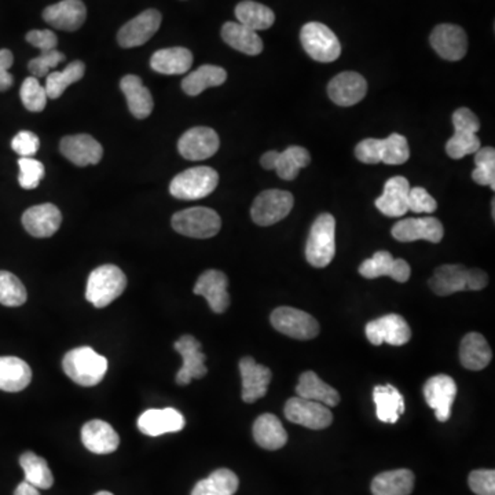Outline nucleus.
I'll return each mask as SVG.
<instances>
[{"label":"nucleus","instance_id":"f704fd0d","mask_svg":"<svg viewBox=\"0 0 495 495\" xmlns=\"http://www.w3.org/2000/svg\"><path fill=\"white\" fill-rule=\"evenodd\" d=\"M253 437L259 446L271 452L282 449L288 442L285 428L275 414H262L256 419Z\"/></svg>","mask_w":495,"mask_h":495},{"label":"nucleus","instance_id":"f03ea898","mask_svg":"<svg viewBox=\"0 0 495 495\" xmlns=\"http://www.w3.org/2000/svg\"><path fill=\"white\" fill-rule=\"evenodd\" d=\"M486 273L462 265H443L435 270L429 280L432 292L437 296H449L462 290H480L487 285Z\"/></svg>","mask_w":495,"mask_h":495},{"label":"nucleus","instance_id":"13d9d810","mask_svg":"<svg viewBox=\"0 0 495 495\" xmlns=\"http://www.w3.org/2000/svg\"><path fill=\"white\" fill-rule=\"evenodd\" d=\"M12 62H14V57H12V51L7 49L0 50V93L7 91L14 83L12 74L9 72Z\"/></svg>","mask_w":495,"mask_h":495},{"label":"nucleus","instance_id":"c9c22d12","mask_svg":"<svg viewBox=\"0 0 495 495\" xmlns=\"http://www.w3.org/2000/svg\"><path fill=\"white\" fill-rule=\"evenodd\" d=\"M414 489V474L395 469L377 475L372 482L373 495H410Z\"/></svg>","mask_w":495,"mask_h":495},{"label":"nucleus","instance_id":"864d4df0","mask_svg":"<svg viewBox=\"0 0 495 495\" xmlns=\"http://www.w3.org/2000/svg\"><path fill=\"white\" fill-rule=\"evenodd\" d=\"M12 151L21 158H32L41 148V141L32 131H19L12 141Z\"/></svg>","mask_w":495,"mask_h":495},{"label":"nucleus","instance_id":"49530a36","mask_svg":"<svg viewBox=\"0 0 495 495\" xmlns=\"http://www.w3.org/2000/svg\"><path fill=\"white\" fill-rule=\"evenodd\" d=\"M480 149V139L477 134L469 131H455L454 135L446 143V151L454 160L475 154Z\"/></svg>","mask_w":495,"mask_h":495},{"label":"nucleus","instance_id":"9d476101","mask_svg":"<svg viewBox=\"0 0 495 495\" xmlns=\"http://www.w3.org/2000/svg\"><path fill=\"white\" fill-rule=\"evenodd\" d=\"M286 419L295 424L303 425L310 429H325L333 422V414L329 407L314 400L305 399V398L295 397L288 400L285 405Z\"/></svg>","mask_w":495,"mask_h":495},{"label":"nucleus","instance_id":"dca6fc26","mask_svg":"<svg viewBox=\"0 0 495 495\" xmlns=\"http://www.w3.org/2000/svg\"><path fill=\"white\" fill-rule=\"evenodd\" d=\"M445 228L439 219L427 216V218H409L398 221L392 228V237L400 243L425 240L437 244L442 241Z\"/></svg>","mask_w":495,"mask_h":495},{"label":"nucleus","instance_id":"6e6d98bb","mask_svg":"<svg viewBox=\"0 0 495 495\" xmlns=\"http://www.w3.org/2000/svg\"><path fill=\"white\" fill-rule=\"evenodd\" d=\"M452 126L455 131H469L477 134L480 129V121L476 114L468 108H460L452 113Z\"/></svg>","mask_w":495,"mask_h":495},{"label":"nucleus","instance_id":"20e7f679","mask_svg":"<svg viewBox=\"0 0 495 495\" xmlns=\"http://www.w3.org/2000/svg\"><path fill=\"white\" fill-rule=\"evenodd\" d=\"M336 253V220L330 213H322L311 226L306 259L313 267H327Z\"/></svg>","mask_w":495,"mask_h":495},{"label":"nucleus","instance_id":"0eeeda50","mask_svg":"<svg viewBox=\"0 0 495 495\" xmlns=\"http://www.w3.org/2000/svg\"><path fill=\"white\" fill-rule=\"evenodd\" d=\"M300 41L306 53L318 62L329 64L342 54V44L332 29L321 22H308L300 32Z\"/></svg>","mask_w":495,"mask_h":495},{"label":"nucleus","instance_id":"7c9ffc66","mask_svg":"<svg viewBox=\"0 0 495 495\" xmlns=\"http://www.w3.org/2000/svg\"><path fill=\"white\" fill-rule=\"evenodd\" d=\"M377 419L385 424H395L405 413V399L394 385H377L373 391Z\"/></svg>","mask_w":495,"mask_h":495},{"label":"nucleus","instance_id":"09e8293b","mask_svg":"<svg viewBox=\"0 0 495 495\" xmlns=\"http://www.w3.org/2000/svg\"><path fill=\"white\" fill-rule=\"evenodd\" d=\"M19 182L25 190L36 189L44 178L46 169L41 161L35 160L34 158H21L19 160Z\"/></svg>","mask_w":495,"mask_h":495},{"label":"nucleus","instance_id":"a878e982","mask_svg":"<svg viewBox=\"0 0 495 495\" xmlns=\"http://www.w3.org/2000/svg\"><path fill=\"white\" fill-rule=\"evenodd\" d=\"M410 183L403 176H394L387 181L384 191L377 200L375 206L380 213L390 218H400L409 211Z\"/></svg>","mask_w":495,"mask_h":495},{"label":"nucleus","instance_id":"c756f323","mask_svg":"<svg viewBox=\"0 0 495 495\" xmlns=\"http://www.w3.org/2000/svg\"><path fill=\"white\" fill-rule=\"evenodd\" d=\"M491 360V348L483 336L479 333H468L462 338L461 347H460V360L462 367L477 372L489 367Z\"/></svg>","mask_w":495,"mask_h":495},{"label":"nucleus","instance_id":"4468645a","mask_svg":"<svg viewBox=\"0 0 495 495\" xmlns=\"http://www.w3.org/2000/svg\"><path fill=\"white\" fill-rule=\"evenodd\" d=\"M175 350L182 355L183 367L176 375L179 385L190 384L193 380L205 377L208 369L205 367V355L201 352V343L193 336H182L175 343Z\"/></svg>","mask_w":495,"mask_h":495},{"label":"nucleus","instance_id":"a18cd8bd","mask_svg":"<svg viewBox=\"0 0 495 495\" xmlns=\"http://www.w3.org/2000/svg\"><path fill=\"white\" fill-rule=\"evenodd\" d=\"M409 158V143L405 136L392 134L388 138L382 139V163L388 166H400L406 163Z\"/></svg>","mask_w":495,"mask_h":495},{"label":"nucleus","instance_id":"5fc2aeb1","mask_svg":"<svg viewBox=\"0 0 495 495\" xmlns=\"http://www.w3.org/2000/svg\"><path fill=\"white\" fill-rule=\"evenodd\" d=\"M355 156L363 164L382 163V139H363L355 148Z\"/></svg>","mask_w":495,"mask_h":495},{"label":"nucleus","instance_id":"4c0bfd02","mask_svg":"<svg viewBox=\"0 0 495 495\" xmlns=\"http://www.w3.org/2000/svg\"><path fill=\"white\" fill-rule=\"evenodd\" d=\"M236 17L238 22L252 31H266L273 27L275 14L270 7L256 4L252 0H244L236 7Z\"/></svg>","mask_w":495,"mask_h":495},{"label":"nucleus","instance_id":"f257e3e1","mask_svg":"<svg viewBox=\"0 0 495 495\" xmlns=\"http://www.w3.org/2000/svg\"><path fill=\"white\" fill-rule=\"evenodd\" d=\"M62 369L76 384L81 387H94L105 377L108 360L91 347L74 348L65 355Z\"/></svg>","mask_w":495,"mask_h":495},{"label":"nucleus","instance_id":"aec40b11","mask_svg":"<svg viewBox=\"0 0 495 495\" xmlns=\"http://www.w3.org/2000/svg\"><path fill=\"white\" fill-rule=\"evenodd\" d=\"M367 93V83L362 74L343 72L330 81L328 94L338 106H352L362 101Z\"/></svg>","mask_w":495,"mask_h":495},{"label":"nucleus","instance_id":"72a5a7b5","mask_svg":"<svg viewBox=\"0 0 495 495\" xmlns=\"http://www.w3.org/2000/svg\"><path fill=\"white\" fill-rule=\"evenodd\" d=\"M296 394L305 399L322 403L327 407L337 406L340 402V395L337 391L322 382L314 372H306L300 375L298 387H296Z\"/></svg>","mask_w":495,"mask_h":495},{"label":"nucleus","instance_id":"9b49d317","mask_svg":"<svg viewBox=\"0 0 495 495\" xmlns=\"http://www.w3.org/2000/svg\"><path fill=\"white\" fill-rule=\"evenodd\" d=\"M367 337L373 345H405L412 338V330L405 318L398 314H388L367 325Z\"/></svg>","mask_w":495,"mask_h":495},{"label":"nucleus","instance_id":"de8ad7c7","mask_svg":"<svg viewBox=\"0 0 495 495\" xmlns=\"http://www.w3.org/2000/svg\"><path fill=\"white\" fill-rule=\"evenodd\" d=\"M19 97H21L22 105L29 112H42L47 105L46 89L42 87L36 77L31 76L25 79L19 89Z\"/></svg>","mask_w":495,"mask_h":495},{"label":"nucleus","instance_id":"6e6552de","mask_svg":"<svg viewBox=\"0 0 495 495\" xmlns=\"http://www.w3.org/2000/svg\"><path fill=\"white\" fill-rule=\"evenodd\" d=\"M270 321L275 330L296 340H311L320 335V323L317 320L298 308H275Z\"/></svg>","mask_w":495,"mask_h":495},{"label":"nucleus","instance_id":"bb28decb","mask_svg":"<svg viewBox=\"0 0 495 495\" xmlns=\"http://www.w3.org/2000/svg\"><path fill=\"white\" fill-rule=\"evenodd\" d=\"M81 440L89 452L94 454H111L120 445V437L109 422L91 420L81 429Z\"/></svg>","mask_w":495,"mask_h":495},{"label":"nucleus","instance_id":"79ce46f5","mask_svg":"<svg viewBox=\"0 0 495 495\" xmlns=\"http://www.w3.org/2000/svg\"><path fill=\"white\" fill-rule=\"evenodd\" d=\"M84 72H86V65L81 61H73L64 71L47 74L46 87H44L47 97L58 99L71 84L83 79Z\"/></svg>","mask_w":495,"mask_h":495},{"label":"nucleus","instance_id":"ea45409f","mask_svg":"<svg viewBox=\"0 0 495 495\" xmlns=\"http://www.w3.org/2000/svg\"><path fill=\"white\" fill-rule=\"evenodd\" d=\"M19 465L25 474V482L41 490H49L53 487V472L49 468L46 460L32 452H24L19 457Z\"/></svg>","mask_w":495,"mask_h":495},{"label":"nucleus","instance_id":"603ef678","mask_svg":"<svg viewBox=\"0 0 495 495\" xmlns=\"http://www.w3.org/2000/svg\"><path fill=\"white\" fill-rule=\"evenodd\" d=\"M437 210V200L424 188L410 189L409 211L415 213H432Z\"/></svg>","mask_w":495,"mask_h":495},{"label":"nucleus","instance_id":"1a4fd4ad","mask_svg":"<svg viewBox=\"0 0 495 495\" xmlns=\"http://www.w3.org/2000/svg\"><path fill=\"white\" fill-rule=\"evenodd\" d=\"M293 203H295V200H293V196L290 191L271 189V190H266L259 194L255 203H253L251 215H252L256 225H275V223L290 215L293 208Z\"/></svg>","mask_w":495,"mask_h":495},{"label":"nucleus","instance_id":"423d86ee","mask_svg":"<svg viewBox=\"0 0 495 495\" xmlns=\"http://www.w3.org/2000/svg\"><path fill=\"white\" fill-rule=\"evenodd\" d=\"M176 233L191 238L215 237L221 228L220 216L206 206H194L173 216Z\"/></svg>","mask_w":495,"mask_h":495},{"label":"nucleus","instance_id":"a19ab883","mask_svg":"<svg viewBox=\"0 0 495 495\" xmlns=\"http://www.w3.org/2000/svg\"><path fill=\"white\" fill-rule=\"evenodd\" d=\"M310 163L311 156L307 149L302 146H290L282 153L278 151L275 169L283 181H293L298 176V171L306 168Z\"/></svg>","mask_w":495,"mask_h":495},{"label":"nucleus","instance_id":"2f4dec72","mask_svg":"<svg viewBox=\"0 0 495 495\" xmlns=\"http://www.w3.org/2000/svg\"><path fill=\"white\" fill-rule=\"evenodd\" d=\"M32 382L28 363L17 357H0V390L19 392Z\"/></svg>","mask_w":495,"mask_h":495},{"label":"nucleus","instance_id":"c03bdc74","mask_svg":"<svg viewBox=\"0 0 495 495\" xmlns=\"http://www.w3.org/2000/svg\"><path fill=\"white\" fill-rule=\"evenodd\" d=\"M475 166L472 178L477 185L490 186L495 190V151L483 148L475 153Z\"/></svg>","mask_w":495,"mask_h":495},{"label":"nucleus","instance_id":"8fccbe9b","mask_svg":"<svg viewBox=\"0 0 495 495\" xmlns=\"http://www.w3.org/2000/svg\"><path fill=\"white\" fill-rule=\"evenodd\" d=\"M64 53L58 50H51V51H43L41 56L31 59L28 64L29 72L34 77H44L50 73L51 69L57 68L61 62L65 61Z\"/></svg>","mask_w":495,"mask_h":495},{"label":"nucleus","instance_id":"cd10ccee","mask_svg":"<svg viewBox=\"0 0 495 495\" xmlns=\"http://www.w3.org/2000/svg\"><path fill=\"white\" fill-rule=\"evenodd\" d=\"M120 89L127 98L129 112L136 119H146L153 112L154 102L151 91L143 86L141 77L127 74L121 79Z\"/></svg>","mask_w":495,"mask_h":495},{"label":"nucleus","instance_id":"4be33fe9","mask_svg":"<svg viewBox=\"0 0 495 495\" xmlns=\"http://www.w3.org/2000/svg\"><path fill=\"white\" fill-rule=\"evenodd\" d=\"M86 4L81 0H62L59 4L46 7L43 19L53 28L74 32L86 21Z\"/></svg>","mask_w":495,"mask_h":495},{"label":"nucleus","instance_id":"b1692460","mask_svg":"<svg viewBox=\"0 0 495 495\" xmlns=\"http://www.w3.org/2000/svg\"><path fill=\"white\" fill-rule=\"evenodd\" d=\"M185 424V417L173 407L146 410L138 419L139 431L148 437L174 434L182 431Z\"/></svg>","mask_w":495,"mask_h":495},{"label":"nucleus","instance_id":"6ab92c4d","mask_svg":"<svg viewBox=\"0 0 495 495\" xmlns=\"http://www.w3.org/2000/svg\"><path fill=\"white\" fill-rule=\"evenodd\" d=\"M228 280L225 273L218 270H208L198 278L194 285L193 292L205 298L211 310L221 314L230 306V295L228 292Z\"/></svg>","mask_w":495,"mask_h":495},{"label":"nucleus","instance_id":"7ed1b4c3","mask_svg":"<svg viewBox=\"0 0 495 495\" xmlns=\"http://www.w3.org/2000/svg\"><path fill=\"white\" fill-rule=\"evenodd\" d=\"M127 277L120 267L104 265L97 267L87 281L86 298L97 308H104L120 298L126 290Z\"/></svg>","mask_w":495,"mask_h":495},{"label":"nucleus","instance_id":"5701e85b","mask_svg":"<svg viewBox=\"0 0 495 495\" xmlns=\"http://www.w3.org/2000/svg\"><path fill=\"white\" fill-rule=\"evenodd\" d=\"M62 223L61 211L54 204L31 206L22 215L25 230L36 238L51 237Z\"/></svg>","mask_w":495,"mask_h":495},{"label":"nucleus","instance_id":"58836bf2","mask_svg":"<svg viewBox=\"0 0 495 495\" xmlns=\"http://www.w3.org/2000/svg\"><path fill=\"white\" fill-rule=\"evenodd\" d=\"M240 486L237 475L221 468L194 486L191 495H234Z\"/></svg>","mask_w":495,"mask_h":495},{"label":"nucleus","instance_id":"680f3d73","mask_svg":"<svg viewBox=\"0 0 495 495\" xmlns=\"http://www.w3.org/2000/svg\"><path fill=\"white\" fill-rule=\"evenodd\" d=\"M96 495H113V494H112V492L109 491H101V492H97Z\"/></svg>","mask_w":495,"mask_h":495},{"label":"nucleus","instance_id":"a211bd4d","mask_svg":"<svg viewBox=\"0 0 495 495\" xmlns=\"http://www.w3.org/2000/svg\"><path fill=\"white\" fill-rule=\"evenodd\" d=\"M360 273L367 280L391 277L398 282H406L412 275L409 263L403 259H395L387 251H379L360 265Z\"/></svg>","mask_w":495,"mask_h":495},{"label":"nucleus","instance_id":"3c124183","mask_svg":"<svg viewBox=\"0 0 495 495\" xmlns=\"http://www.w3.org/2000/svg\"><path fill=\"white\" fill-rule=\"evenodd\" d=\"M468 483L476 495H495V471L477 469L469 475Z\"/></svg>","mask_w":495,"mask_h":495},{"label":"nucleus","instance_id":"f8f14e48","mask_svg":"<svg viewBox=\"0 0 495 495\" xmlns=\"http://www.w3.org/2000/svg\"><path fill=\"white\" fill-rule=\"evenodd\" d=\"M218 134L208 127L189 129L178 142V151L186 160L201 161L213 158L219 151Z\"/></svg>","mask_w":495,"mask_h":495},{"label":"nucleus","instance_id":"37998d69","mask_svg":"<svg viewBox=\"0 0 495 495\" xmlns=\"http://www.w3.org/2000/svg\"><path fill=\"white\" fill-rule=\"evenodd\" d=\"M28 298L24 283L9 271H0V305L19 307Z\"/></svg>","mask_w":495,"mask_h":495},{"label":"nucleus","instance_id":"2eb2a0df","mask_svg":"<svg viewBox=\"0 0 495 495\" xmlns=\"http://www.w3.org/2000/svg\"><path fill=\"white\" fill-rule=\"evenodd\" d=\"M424 397L429 407L435 410L437 419L446 422L452 415V403L457 397V384L450 375H435L425 383Z\"/></svg>","mask_w":495,"mask_h":495},{"label":"nucleus","instance_id":"412c9836","mask_svg":"<svg viewBox=\"0 0 495 495\" xmlns=\"http://www.w3.org/2000/svg\"><path fill=\"white\" fill-rule=\"evenodd\" d=\"M59 149L65 158L77 166H94L98 164L104 156L101 143L87 134L65 136L59 143Z\"/></svg>","mask_w":495,"mask_h":495},{"label":"nucleus","instance_id":"4d7b16f0","mask_svg":"<svg viewBox=\"0 0 495 495\" xmlns=\"http://www.w3.org/2000/svg\"><path fill=\"white\" fill-rule=\"evenodd\" d=\"M27 42L32 46L36 47V49L41 50V53L43 51H51V50H56L58 46V37L54 34L53 31H49V29H43V31H35L28 32L27 34Z\"/></svg>","mask_w":495,"mask_h":495},{"label":"nucleus","instance_id":"f3484780","mask_svg":"<svg viewBox=\"0 0 495 495\" xmlns=\"http://www.w3.org/2000/svg\"><path fill=\"white\" fill-rule=\"evenodd\" d=\"M429 41L432 49L446 61H460L468 51V36L459 25H437Z\"/></svg>","mask_w":495,"mask_h":495},{"label":"nucleus","instance_id":"393cba45","mask_svg":"<svg viewBox=\"0 0 495 495\" xmlns=\"http://www.w3.org/2000/svg\"><path fill=\"white\" fill-rule=\"evenodd\" d=\"M241 379H243V400L253 403L267 394L270 385L271 370L256 362L253 358L245 357L240 360Z\"/></svg>","mask_w":495,"mask_h":495},{"label":"nucleus","instance_id":"bf43d9fd","mask_svg":"<svg viewBox=\"0 0 495 495\" xmlns=\"http://www.w3.org/2000/svg\"><path fill=\"white\" fill-rule=\"evenodd\" d=\"M14 495H41V492H39L37 487L32 486L31 483L24 480V482L19 483V487H17Z\"/></svg>","mask_w":495,"mask_h":495},{"label":"nucleus","instance_id":"473e14b6","mask_svg":"<svg viewBox=\"0 0 495 495\" xmlns=\"http://www.w3.org/2000/svg\"><path fill=\"white\" fill-rule=\"evenodd\" d=\"M221 37L228 46L246 56H259L263 51V42L258 32L246 28L240 22H226L221 28Z\"/></svg>","mask_w":495,"mask_h":495},{"label":"nucleus","instance_id":"39448f33","mask_svg":"<svg viewBox=\"0 0 495 495\" xmlns=\"http://www.w3.org/2000/svg\"><path fill=\"white\" fill-rule=\"evenodd\" d=\"M219 183V175L211 166H194L176 175L169 193L179 200H200L210 196Z\"/></svg>","mask_w":495,"mask_h":495},{"label":"nucleus","instance_id":"052dcab7","mask_svg":"<svg viewBox=\"0 0 495 495\" xmlns=\"http://www.w3.org/2000/svg\"><path fill=\"white\" fill-rule=\"evenodd\" d=\"M278 151H267V153L263 154L262 160V166L265 169H275V159H277Z\"/></svg>","mask_w":495,"mask_h":495},{"label":"nucleus","instance_id":"ddd939ff","mask_svg":"<svg viewBox=\"0 0 495 495\" xmlns=\"http://www.w3.org/2000/svg\"><path fill=\"white\" fill-rule=\"evenodd\" d=\"M161 25L160 12L154 9L145 10L135 19L127 22L117 34V42L124 49H133L145 44L158 34Z\"/></svg>","mask_w":495,"mask_h":495},{"label":"nucleus","instance_id":"e433bc0d","mask_svg":"<svg viewBox=\"0 0 495 495\" xmlns=\"http://www.w3.org/2000/svg\"><path fill=\"white\" fill-rule=\"evenodd\" d=\"M228 81V73L225 69L215 65H203L197 71L191 72L190 74L182 81V89L188 96H200L203 91L210 87H218Z\"/></svg>","mask_w":495,"mask_h":495},{"label":"nucleus","instance_id":"c85d7f7f","mask_svg":"<svg viewBox=\"0 0 495 495\" xmlns=\"http://www.w3.org/2000/svg\"><path fill=\"white\" fill-rule=\"evenodd\" d=\"M193 54L185 47L159 50L151 59L154 72L161 74H183L190 71Z\"/></svg>","mask_w":495,"mask_h":495}]
</instances>
